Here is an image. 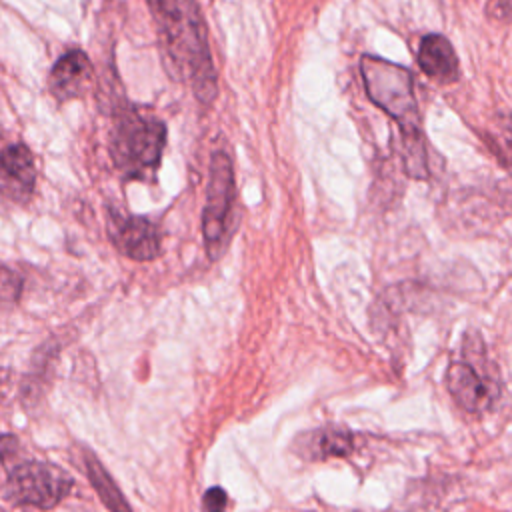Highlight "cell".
Listing matches in <instances>:
<instances>
[{
    "instance_id": "obj_1",
    "label": "cell",
    "mask_w": 512,
    "mask_h": 512,
    "mask_svg": "<svg viewBox=\"0 0 512 512\" xmlns=\"http://www.w3.org/2000/svg\"><path fill=\"white\" fill-rule=\"evenodd\" d=\"M164 60L202 106L218 96V78L208 42V26L196 0H146Z\"/></svg>"
},
{
    "instance_id": "obj_2",
    "label": "cell",
    "mask_w": 512,
    "mask_h": 512,
    "mask_svg": "<svg viewBox=\"0 0 512 512\" xmlns=\"http://www.w3.org/2000/svg\"><path fill=\"white\" fill-rule=\"evenodd\" d=\"M166 146V124L130 102L112 114L110 156L128 180L152 178L160 166Z\"/></svg>"
},
{
    "instance_id": "obj_3",
    "label": "cell",
    "mask_w": 512,
    "mask_h": 512,
    "mask_svg": "<svg viewBox=\"0 0 512 512\" xmlns=\"http://www.w3.org/2000/svg\"><path fill=\"white\" fill-rule=\"evenodd\" d=\"M360 74L368 98L398 124L400 136L424 134L414 94V78L408 68L380 56L364 54L360 58Z\"/></svg>"
},
{
    "instance_id": "obj_4",
    "label": "cell",
    "mask_w": 512,
    "mask_h": 512,
    "mask_svg": "<svg viewBox=\"0 0 512 512\" xmlns=\"http://www.w3.org/2000/svg\"><path fill=\"white\" fill-rule=\"evenodd\" d=\"M234 200H236V184H234L232 162L226 152L218 150L210 158L206 204L202 212L204 246H206V254L212 260H218L228 248V242L232 236Z\"/></svg>"
},
{
    "instance_id": "obj_5",
    "label": "cell",
    "mask_w": 512,
    "mask_h": 512,
    "mask_svg": "<svg viewBox=\"0 0 512 512\" xmlns=\"http://www.w3.org/2000/svg\"><path fill=\"white\" fill-rule=\"evenodd\" d=\"M72 488V478L46 462H22L6 480V496L16 504L42 510L58 506Z\"/></svg>"
},
{
    "instance_id": "obj_6",
    "label": "cell",
    "mask_w": 512,
    "mask_h": 512,
    "mask_svg": "<svg viewBox=\"0 0 512 512\" xmlns=\"http://www.w3.org/2000/svg\"><path fill=\"white\" fill-rule=\"evenodd\" d=\"M108 236L124 256L138 262L154 260L162 252L160 232L156 224L144 216L108 210Z\"/></svg>"
},
{
    "instance_id": "obj_7",
    "label": "cell",
    "mask_w": 512,
    "mask_h": 512,
    "mask_svg": "<svg viewBox=\"0 0 512 512\" xmlns=\"http://www.w3.org/2000/svg\"><path fill=\"white\" fill-rule=\"evenodd\" d=\"M446 386L452 398L468 412L490 408L498 398V384L478 368L470 356L454 360L446 372Z\"/></svg>"
},
{
    "instance_id": "obj_8",
    "label": "cell",
    "mask_w": 512,
    "mask_h": 512,
    "mask_svg": "<svg viewBox=\"0 0 512 512\" xmlns=\"http://www.w3.org/2000/svg\"><path fill=\"white\" fill-rule=\"evenodd\" d=\"M36 188V164L22 142L0 150V194L16 204H26Z\"/></svg>"
},
{
    "instance_id": "obj_9",
    "label": "cell",
    "mask_w": 512,
    "mask_h": 512,
    "mask_svg": "<svg viewBox=\"0 0 512 512\" xmlns=\"http://www.w3.org/2000/svg\"><path fill=\"white\" fill-rule=\"evenodd\" d=\"M90 82L92 64L82 50H68L62 54L48 74V88L58 102L80 98L88 90Z\"/></svg>"
},
{
    "instance_id": "obj_10",
    "label": "cell",
    "mask_w": 512,
    "mask_h": 512,
    "mask_svg": "<svg viewBox=\"0 0 512 512\" xmlns=\"http://www.w3.org/2000/svg\"><path fill=\"white\" fill-rule=\"evenodd\" d=\"M420 70L438 84H454L460 78L458 56L450 40L442 34H426L416 54Z\"/></svg>"
},
{
    "instance_id": "obj_11",
    "label": "cell",
    "mask_w": 512,
    "mask_h": 512,
    "mask_svg": "<svg viewBox=\"0 0 512 512\" xmlns=\"http://www.w3.org/2000/svg\"><path fill=\"white\" fill-rule=\"evenodd\" d=\"M352 448V434L344 428H316L296 440V452L306 460L342 458L348 456Z\"/></svg>"
},
{
    "instance_id": "obj_12",
    "label": "cell",
    "mask_w": 512,
    "mask_h": 512,
    "mask_svg": "<svg viewBox=\"0 0 512 512\" xmlns=\"http://www.w3.org/2000/svg\"><path fill=\"white\" fill-rule=\"evenodd\" d=\"M84 464H86V474L90 484L94 486L96 494L100 496L102 504L110 510V512H132L124 494L120 492V488L116 486V482L110 478V474L106 472V468L98 462V458L90 452H86L84 456Z\"/></svg>"
},
{
    "instance_id": "obj_13",
    "label": "cell",
    "mask_w": 512,
    "mask_h": 512,
    "mask_svg": "<svg viewBox=\"0 0 512 512\" xmlns=\"http://www.w3.org/2000/svg\"><path fill=\"white\" fill-rule=\"evenodd\" d=\"M22 292V278L8 266H0V302L12 304Z\"/></svg>"
},
{
    "instance_id": "obj_14",
    "label": "cell",
    "mask_w": 512,
    "mask_h": 512,
    "mask_svg": "<svg viewBox=\"0 0 512 512\" xmlns=\"http://www.w3.org/2000/svg\"><path fill=\"white\" fill-rule=\"evenodd\" d=\"M228 494L220 486H212L202 496V512H228Z\"/></svg>"
},
{
    "instance_id": "obj_15",
    "label": "cell",
    "mask_w": 512,
    "mask_h": 512,
    "mask_svg": "<svg viewBox=\"0 0 512 512\" xmlns=\"http://www.w3.org/2000/svg\"><path fill=\"white\" fill-rule=\"evenodd\" d=\"M486 14L500 22H506L510 16V0H488Z\"/></svg>"
},
{
    "instance_id": "obj_16",
    "label": "cell",
    "mask_w": 512,
    "mask_h": 512,
    "mask_svg": "<svg viewBox=\"0 0 512 512\" xmlns=\"http://www.w3.org/2000/svg\"><path fill=\"white\" fill-rule=\"evenodd\" d=\"M0 512H6V510H4V508H0Z\"/></svg>"
}]
</instances>
